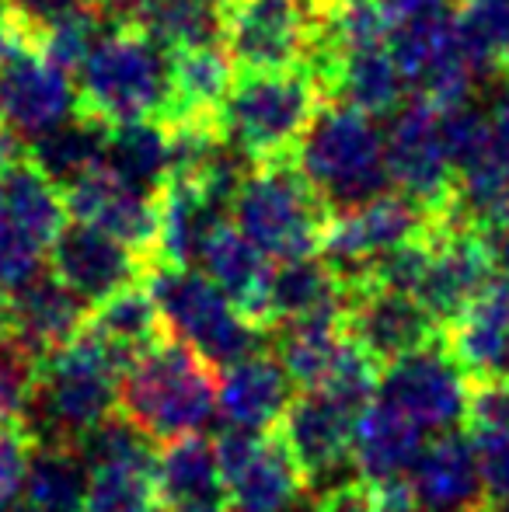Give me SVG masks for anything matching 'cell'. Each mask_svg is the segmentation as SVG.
I'll use <instances>...</instances> for the list:
<instances>
[{"mask_svg": "<svg viewBox=\"0 0 509 512\" xmlns=\"http://www.w3.org/2000/svg\"><path fill=\"white\" fill-rule=\"evenodd\" d=\"M136 28L168 56L217 46L224 35V7L206 0H150L136 18Z\"/></svg>", "mask_w": 509, "mask_h": 512, "instance_id": "obj_34", "label": "cell"}, {"mask_svg": "<svg viewBox=\"0 0 509 512\" xmlns=\"http://www.w3.org/2000/svg\"><path fill=\"white\" fill-rule=\"evenodd\" d=\"M171 95L168 112L161 122H185V119H217L227 91L234 84V63L227 49L199 46L185 53H171Z\"/></svg>", "mask_w": 509, "mask_h": 512, "instance_id": "obj_31", "label": "cell"}, {"mask_svg": "<svg viewBox=\"0 0 509 512\" xmlns=\"http://www.w3.org/2000/svg\"><path fill=\"white\" fill-rule=\"evenodd\" d=\"M46 265H42V248H35L25 234L11 227V223L0 216V293L11 297L21 286H28L35 276H42Z\"/></svg>", "mask_w": 509, "mask_h": 512, "instance_id": "obj_43", "label": "cell"}, {"mask_svg": "<svg viewBox=\"0 0 509 512\" xmlns=\"http://www.w3.org/2000/svg\"><path fill=\"white\" fill-rule=\"evenodd\" d=\"M349 290L342 279L321 262V255L293 258V262H276L269 272V290H265L262 324L283 328L307 317H335L346 310Z\"/></svg>", "mask_w": 509, "mask_h": 512, "instance_id": "obj_25", "label": "cell"}, {"mask_svg": "<svg viewBox=\"0 0 509 512\" xmlns=\"http://www.w3.org/2000/svg\"><path fill=\"white\" fill-rule=\"evenodd\" d=\"M119 377H123V366L84 328L67 345L42 356L32 408L21 425L25 439L74 446L81 432L116 411Z\"/></svg>", "mask_w": 509, "mask_h": 512, "instance_id": "obj_3", "label": "cell"}, {"mask_svg": "<svg viewBox=\"0 0 509 512\" xmlns=\"http://www.w3.org/2000/svg\"><path fill=\"white\" fill-rule=\"evenodd\" d=\"M109 28H116L102 11L95 7V0H84V4L70 7V11L56 14L53 21H46L39 32V53L49 63H56L60 70H67L70 77L77 74L88 53L98 46Z\"/></svg>", "mask_w": 509, "mask_h": 512, "instance_id": "obj_37", "label": "cell"}, {"mask_svg": "<svg viewBox=\"0 0 509 512\" xmlns=\"http://www.w3.org/2000/svg\"><path fill=\"white\" fill-rule=\"evenodd\" d=\"M482 384H509V335H506V342L499 345V356L492 359V370Z\"/></svg>", "mask_w": 509, "mask_h": 512, "instance_id": "obj_50", "label": "cell"}, {"mask_svg": "<svg viewBox=\"0 0 509 512\" xmlns=\"http://www.w3.org/2000/svg\"><path fill=\"white\" fill-rule=\"evenodd\" d=\"M213 373L217 370L182 342L161 338L123 370L116 408L150 443L196 436L217 418Z\"/></svg>", "mask_w": 509, "mask_h": 512, "instance_id": "obj_1", "label": "cell"}, {"mask_svg": "<svg viewBox=\"0 0 509 512\" xmlns=\"http://www.w3.org/2000/svg\"><path fill=\"white\" fill-rule=\"evenodd\" d=\"M154 499L161 512H227V488L210 439L182 436L154 453Z\"/></svg>", "mask_w": 509, "mask_h": 512, "instance_id": "obj_21", "label": "cell"}, {"mask_svg": "<svg viewBox=\"0 0 509 512\" xmlns=\"http://www.w3.org/2000/svg\"><path fill=\"white\" fill-rule=\"evenodd\" d=\"M433 223L436 216L429 209H422L415 199L401 196V192L387 189L381 196L367 199V203L328 216L318 255L342 279L346 290H360L377 258L398 248V244L426 237Z\"/></svg>", "mask_w": 509, "mask_h": 512, "instance_id": "obj_8", "label": "cell"}, {"mask_svg": "<svg viewBox=\"0 0 509 512\" xmlns=\"http://www.w3.org/2000/svg\"><path fill=\"white\" fill-rule=\"evenodd\" d=\"M39 363V352L28 349L11 331H0V425L4 429L21 432L25 425L35 384H39Z\"/></svg>", "mask_w": 509, "mask_h": 512, "instance_id": "obj_40", "label": "cell"}, {"mask_svg": "<svg viewBox=\"0 0 509 512\" xmlns=\"http://www.w3.org/2000/svg\"><path fill=\"white\" fill-rule=\"evenodd\" d=\"M318 512H412L405 481L394 485H363V481H342L318 495Z\"/></svg>", "mask_w": 509, "mask_h": 512, "instance_id": "obj_41", "label": "cell"}, {"mask_svg": "<svg viewBox=\"0 0 509 512\" xmlns=\"http://www.w3.org/2000/svg\"><path fill=\"white\" fill-rule=\"evenodd\" d=\"M509 335V279L492 276L485 290L464 307V314L443 331L450 356L475 384H482Z\"/></svg>", "mask_w": 509, "mask_h": 512, "instance_id": "obj_29", "label": "cell"}, {"mask_svg": "<svg viewBox=\"0 0 509 512\" xmlns=\"http://www.w3.org/2000/svg\"><path fill=\"white\" fill-rule=\"evenodd\" d=\"M290 157L328 213L353 209L391 189L381 122L346 102L321 105Z\"/></svg>", "mask_w": 509, "mask_h": 512, "instance_id": "obj_2", "label": "cell"}, {"mask_svg": "<svg viewBox=\"0 0 509 512\" xmlns=\"http://www.w3.org/2000/svg\"><path fill=\"white\" fill-rule=\"evenodd\" d=\"M150 0H95V7L112 21V25H136Z\"/></svg>", "mask_w": 509, "mask_h": 512, "instance_id": "obj_49", "label": "cell"}, {"mask_svg": "<svg viewBox=\"0 0 509 512\" xmlns=\"http://www.w3.org/2000/svg\"><path fill=\"white\" fill-rule=\"evenodd\" d=\"M84 324H88V304L53 272H42L7 297V331L39 356H49L77 338Z\"/></svg>", "mask_w": 509, "mask_h": 512, "instance_id": "obj_23", "label": "cell"}, {"mask_svg": "<svg viewBox=\"0 0 509 512\" xmlns=\"http://www.w3.org/2000/svg\"><path fill=\"white\" fill-rule=\"evenodd\" d=\"M342 324H346V335L377 366L443 338V328L422 310L419 300L408 297V293L381 290V286L349 290Z\"/></svg>", "mask_w": 509, "mask_h": 512, "instance_id": "obj_17", "label": "cell"}, {"mask_svg": "<svg viewBox=\"0 0 509 512\" xmlns=\"http://www.w3.org/2000/svg\"><path fill=\"white\" fill-rule=\"evenodd\" d=\"M77 115L74 77L49 63L35 46H21L0 60V126L35 143Z\"/></svg>", "mask_w": 509, "mask_h": 512, "instance_id": "obj_15", "label": "cell"}, {"mask_svg": "<svg viewBox=\"0 0 509 512\" xmlns=\"http://www.w3.org/2000/svg\"><path fill=\"white\" fill-rule=\"evenodd\" d=\"M206 4H217V7H227L231 0H206Z\"/></svg>", "mask_w": 509, "mask_h": 512, "instance_id": "obj_53", "label": "cell"}, {"mask_svg": "<svg viewBox=\"0 0 509 512\" xmlns=\"http://www.w3.org/2000/svg\"><path fill=\"white\" fill-rule=\"evenodd\" d=\"M349 349L353 338L346 335L342 314L307 317L276 328V359L300 391H321L335 377Z\"/></svg>", "mask_w": 509, "mask_h": 512, "instance_id": "obj_28", "label": "cell"}, {"mask_svg": "<svg viewBox=\"0 0 509 512\" xmlns=\"http://www.w3.org/2000/svg\"><path fill=\"white\" fill-rule=\"evenodd\" d=\"M293 398V380L269 352H255L224 366L217 377V418L227 429L269 432Z\"/></svg>", "mask_w": 509, "mask_h": 512, "instance_id": "obj_20", "label": "cell"}, {"mask_svg": "<svg viewBox=\"0 0 509 512\" xmlns=\"http://www.w3.org/2000/svg\"><path fill=\"white\" fill-rule=\"evenodd\" d=\"M468 422L509 429V384H475L468 398Z\"/></svg>", "mask_w": 509, "mask_h": 512, "instance_id": "obj_45", "label": "cell"}, {"mask_svg": "<svg viewBox=\"0 0 509 512\" xmlns=\"http://www.w3.org/2000/svg\"><path fill=\"white\" fill-rule=\"evenodd\" d=\"M405 485L412 512H482L489 506L471 439L457 429L426 439Z\"/></svg>", "mask_w": 509, "mask_h": 512, "instance_id": "obj_19", "label": "cell"}, {"mask_svg": "<svg viewBox=\"0 0 509 512\" xmlns=\"http://www.w3.org/2000/svg\"><path fill=\"white\" fill-rule=\"evenodd\" d=\"M77 457L88 464V471L95 467H112V464H154V443L136 429L123 411H112L102 422H95L88 432L74 439Z\"/></svg>", "mask_w": 509, "mask_h": 512, "instance_id": "obj_38", "label": "cell"}, {"mask_svg": "<svg viewBox=\"0 0 509 512\" xmlns=\"http://www.w3.org/2000/svg\"><path fill=\"white\" fill-rule=\"evenodd\" d=\"M377 7L384 11L387 25L398 28L408 25V21L433 18V14H450L454 0H377Z\"/></svg>", "mask_w": 509, "mask_h": 512, "instance_id": "obj_46", "label": "cell"}, {"mask_svg": "<svg viewBox=\"0 0 509 512\" xmlns=\"http://www.w3.org/2000/svg\"><path fill=\"white\" fill-rule=\"evenodd\" d=\"M290 512H297V509H290Z\"/></svg>", "mask_w": 509, "mask_h": 512, "instance_id": "obj_55", "label": "cell"}, {"mask_svg": "<svg viewBox=\"0 0 509 512\" xmlns=\"http://www.w3.org/2000/svg\"><path fill=\"white\" fill-rule=\"evenodd\" d=\"M492 276L496 272L478 227L464 223L461 216H447L429 230V262L412 297L447 331Z\"/></svg>", "mask_w": 509, "mask_h": 512, "instance_id": "obj_14", "label": "cell"}, {"mask_svg": "<svg viewBox=\"0 0 509 512\" xmlns=\"http://www.w3.org/2000/svg\"><path fill=\"white\" fill-rule=\"evenodd\" d=\"M0 4H7V0H0Z\"/></svg>", "mask_w": 509, "mask_h": 512, "instance_id": "obj_54", "label": "cell"}, {"mask_svg": "<svg viewBox=\"0 0 509 512\" xmlns=\"http://www.w3.org/2000/svg\"><path fill=\"white\" fill-rule=\"evenodd\" d=\"M84 328L105 345V352H109L123 370L133 359H140L147 349H154L161 338H168L164 335L161 314H157L154 300H150L143 283L126 286L116 297L102 300V304L95 307V314H91V324H84Z\"/></svg>", "mask_w": 509, "mask_h": 512, "instance_id": "obj_33", "label": "cell"}, {"mask_svg": "<svg viewBox=\"0 0 509 512\" xmlns=\"http://www.w3.org/2000/svg\"><path fill=\"white\" fill-rule=\"evenodd\" d=\"M422 446H426V432L374 398L353 422V443H349L353 478L374 488L405 481Z\"/></svg>", "mask_w": 509, "mask_h": 512, "instance_id": "obj_22", "label": "cell"}, {"mask_svg": "<svg viewBox=\"0 0 509 512\" xmlns=\"http://www.w3.org/2000/svg\"><path fill=\"white\" fill-rule=\"evenodd\" d=\"M454 28L478 84L509 70V0H464L454 14Z\"/></svg>", "mask_w": 509, "mask_h": 512, "instance_id": "obj_36", "label": "cell"}, {"mask_svg": "<svg viewBox=\"0 0 509 512\" xmlns=\"http://www.w3.org/2000/svg\"><path fill=\"white\" fill-rule=\"evenodd\" d=\"M224 474L227 509L234 512H290L297 509L307 481L290 450L272 432L227 429L213 439Z\"/></svg>", "mask_w": 509, "mask_h": 512, "instance_id": "obj_12", "label": "cell"}, {"mask_svg": "<svg viewBox=\"0 0 509 512\" xmlns=\"http://www.w3.org/2000/svg\"><path fill=\"white\" fill-rule=\"evenodd\" d=\"M143 262L147 255L81 220H67V227L49 244L53 276L67 283L84 304H102L126 286H136L147 276Z\"/></svg>", "mask_w": 509, "mask_h": 512, "instance_id": "obj_16", "label": "cell"}, {"mask_svg": "<svg viewBox=\"0 0 509 512\" xmlns=\"http://www.w3.org/2000/svg\"><path fill=\"white\" fill-rule=\"evenodd\" d=\"M105 136H109V126H102V122L77 112L74 119L56 126L53 133L28 143V157H32L35 168H39L42 175L53 178L60 189H67V185L77 182L84 171L102 164Z\"/></svg>", "mask_w": 509, "mask_h": 512, "instance_id": "obj_35", "label": "cell"}, {"mask_svg": "<svg viewBox=\"0 0 509 512\" xmlns=\"http://www.w3.org/2000/svg\"><path fill=\"white\" fill-rule=\"evenodd\" d=\"M234 227L262 251L269 262L311 258L321 248L328 227V206L311 189L293 157L255 164L252 175L231 203Z\"/></svg>", "mask_w": 509, "mask_h": 512, "instance_id": "obj_7", "label": "cell"}, {"mask_svg": "<svg viewBox=\"0 0 509 512\" xmlns=\"http://www.w3.org/2000/svg\"><path fill=\"white\" fill-rule=\"evenodd\" d=\"M471 450H475L478 478L489 506H509V429L471 425Z\"/></svg>", "mask_w": 509, "mask_h": 512, "instance_id": "obj_42", "label": "cell"}, {"mask_svg": "<svg viewBox=\"0 0 509 512\" xmlns=\"http://www.w3.org/2000/svg\"><path fill=\"white\" fill-rule=\"evenodd\" d=\"M377 401L405 415L422 432H447L461 418H468L471 384L468 373L450 356L447 342L436 338L429 345L405 352L381 366L377 377Z\"/></svg>", "mask_w": 509, "mask_h": 512, "instance_id": "obj_11", "label": "cell"}, {"mask_svg": "<svg viewBox=\"0 0 509 512\" xmlns=\"http://www.w3.org/2000/svg\"><path fill=\"white\" fill-rule=\"evenodd\" d=\"M321 105L325 91L304 67L241 70L220 105L217 126L248 161L265 164L293 154Z\"/></svg>", "mask_w": 509, "mask_h": 512, "instance_id": "obj_6", "label": "cell"}, {"mask_svg": "<svg viewBox=\"0 0 509 512\" xmlns=\"http://www.w3.org/2000/svg\"><path fill=\"white\" fill-rule=\"evenodd\" d=\"M478 234H482L485 251H489L492 272L509 279V220L489 223V227H478Z\"/></svg>", "mask_w": 509, "mask_h": 512, "instance_id": "obj_47", "label": "cell"}, {"mask_svg": "<svg viewBox=\"0 0 509 512\" xmlns=\"http://www.w3.org/2000/svg\"><path fill=\"white\" fill-rule=\"evenodd\" d=\"M7 4H11L14 11L28 21V25L42 32V25H46V21H53L56 14L70 11V7L84 4V0H7Z\"/></svg>", "mask_w": 509, "mask_h": 512, "instance_id": "obj_48", "label": "cell"}, {"mask_svg": "<svg viewBox=\"0 0 509 512\" xmlns=\"http://www.w3.org/2000/svg\"><path fill=\"white\" fill-rule=\"evenodd\" d=\"M102 164L116 178H123L126 185H133V189L147 192V196H161V189L171 178L168 126L161 119L109 126Z\"/></svg>", "mask_w": 509, "mask_h": 512, "instance_id": "obj_32", "label": "cell"}, {"mask_svg": "<svg viewBox=\"0 0 509 512\" xmlns=\"http://www.w3.org/2000/svg\"><path fill=\"white\" fill-rule=\"evenodd\" d=\"M88 478V464L74 446L32 443L11 512H84Z\"/></svg>", "mask_w": 509, "mask_h": 512, "instance_id": "obj_30", "label": "cell"}, {"mask_svg": "<svg viewBox=\"0 0 509 512\" xmlns=\"http://www.w3.org/2000/svg\"><path fill=\"white\" fill-rule=\"evenodd\" d=\"M77 112L102 126L164 119L171 95L168 53L136 25H116L77 67Z\"/></svg>", "mask_w": 509, "mask_h": 512, "instance_id": "obj_4", "label": "cell"}, {"mask_svg": "<svg viewBox=\"0 0 509 512\" xmlns=\"http://www.w3.org/2000/svg\"><path fill=\"white\" fill-rule=\"evenodd\" d=\"M63 199H67L70 220L91 223V227L105 230V234H112L116 241L129 244L147 258L154 255L157 196L133 189L123 178L112 175L105 164H95L63 189Z\"/></svg>", "mask_w": 509, "mask_h": 512, "instance_id": "obj_18", "label": "cell"}, {"mask_svg": "<svg viewBox=\"0 0 509 512\" xmlns=\"http://www.w3.org/2000/svg\"><path fill=\"white\" fill-rule=\"evenodd\" d=\"M227 220V209H220L192 182H168L157 196V241L154 262L161 265H192L196 269L210 230Z\"/></svg>", "mask_w": 509, "mask_h": 512, "instance_id": "obj_27", "label": "cell"}, {"mask_svg": "<svg viewBox=\"0 0 509 512\" xmlns=\"http://www.w3.org/2000/svg\"><path fill=\"white\" fill-rule=\"evenodd\" d=\"M196 269L231 300L241 314L262 324L265 310V290H269V272L272 262L234 227L231 220H220L210 230L203 251H199ZM265 328V324H262Z\"/></svg>", "mask_w": 509, "mask_h": 512, "instance_id": "obj_24", "label": "cell"}, {"mask_svg": "<svg viewBox=\"0 0 509 512\" xmlns=\"http://www.w3.org/2000/svg\"><path fill=\"white\" fill-rule=\"evenodd\" d=\"M0 331H7V297L0 293Z\"/></svg>", "mask_w": 509, "mask_h": 512, "instance_id": "obj_51", "label": "cell"}, {"mask_svg": "<svg viewBox=\"0 0 509 512\" xmlns=\"http://www.w3.org/2000/svg\"><path fill=\"white\" fill-rule=\"evenodd\" d=\"M154 464L95 467L88 478L84 512H161L154 499Z\"/></svg>", "mask_w": 509, "mask_h": 512, "instance_id": "obj_39", "label": "cell"}, {"mask_svg": "<svg viewBox=\"0 0 509 512\" xmlns=\"http://www.w3.org/2000/svg\"><path fill=\"white\" fill-rule=\"evenodd\" d=\"M28 450L32 443L25 439V432L4 429L0 425V512H11L14 499H18L21 478H25Z\"/></svg>", "mask_w": 509, "mask_h": 512, "instance_id": "obj_44", "label": "cell"}, {"mask_svg": "<svg viewBox=\"0 0 509 512\" xmlns=\"http://www.w3.org/2000/svg\"><path fill=\"white\" fill-rule=\"evenodd\" d=\"M325 0H231L224 7V35L234 70L304 67L318 39Z\"/></svg>", "mask_w": 509, "mask_h": 512, "instance_id": "obj_9", "label": "cell"}, {"mask_svg": "<svg viewBox=\"0 0 509 512\" xmlns=\"http://www.w3.org/2000/svg\"><path fill=\"white\" fill-rule=\"evenodd\" d=\"M143 286L161 314L164 335L192 349L213 370L255 356L269 342V328L241 314L192 265H154L143 276Z\"/></svg>", "mask_w": 509, "mask_h": 512, "instance_id": "obj_5", "label": "cell"}, {"mask_svg": "<svg viewBox=\"0 0 509 512\" xmlns=\"http://www.w3.org/2000/svg\"><path fill=\"white\" fill-rule=\"evenodd\" d=\"M0 216L42 251L56 241V234L70 220L63 189L42 175L28 154H21L0 171Z\"/></svg>", "mask_w": 509, "mask_h": 512, "instance_id": "obj_26", "label": "cell"}, {"mask_svg": "<svg viewBox=\"0 0 509 512\" xmlns=\"http://www.w3.org/2000/svg\"><path fill=\"white\" fill-rule=\"evenodd\" d=\"M482 512H509V506H485Z\"/></svg>", "mask_w": 509, "mask_h": 512, "instance_id": "obj_52", "label": "cell"}, {"mask_svg": "<svg viewBox=\"0 0 509 512\" xmlns=\"http://www.w3.org/2000/svg\"><path fill=\"white\" fill-rule=\"evenodd\" d=\"M360 411L342 405L325 391L293 394L279 418V439L290 450L293 464L300 467L304 481L314 492L353 481L349 467V443H353V422Z\"/></svg>", "mask_w": 509, "mask_h": 512, "instance_id": "obj_13", "label": "cell"}, {"mask_svg": "<svg viewBox=\"0 0 509 512\" xmlns=\"http://www.w3.org/2000/svg\"><path fill=\"white\" fill-rule=\"evenodd\" d=\"M384 161L394 192L415 199L422 209L443 220L454 216V161L443 136L440 108L412 98L387 115Z\"/></svg>", "mask_w": 509, "mask_h": 512, "instance_id": "obj_10", "label": "cell"}]
</instances>
